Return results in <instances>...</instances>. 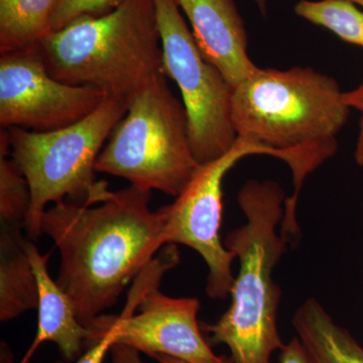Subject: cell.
I'll return each instance as SVG.
<instances>
[{
  "label": "cell",
  "instance_id": "1",
  "mask_svg": "<svg viewBox=\"0 0 363 363\" xmlns=\"http://www.w3.org/2000/svg\"><path fill=\"white\" fill-rule=\"evenodd\" d=\"M152 192L130 186L94 206L63 201L45 210L42 233L61 257L57 284L86 327L116 304L164 247V214L150 209Z\"/></svg>",
  "mask_w": 363,
  "mask_h": 363
},
{
  "label": "cell",
  "instance_id": "2",
  "mask_svg": "<svg viewBox=\"0 0 363 363\" xmlns=\"http://www.w3.org/2000/svg\"><path fill=\"white\" fill-rule=\"evenodd\" d=\"M337 81L314 69H257L236 86L231 121L238 138L271 150L292 169L294 193L284 222L295 225L297 203L310 174L336 154L350 117Z\"/></svg>",
  "mask_w": 363,
  "mask_h": 363
},
{
  "label": "cell",
  "instance_id": "3",
  "mask_svg": "<svg viewBox=\"0 0 363 363\" xmlns=\"http://www.w3.org/2000/svg\"><path fill=\"white\" fill-rule=\"evenodd\" d=\"M238 201L247 223L224 240L240 260L229 294L233 302L216 323H201L200 328L209 344L229 348L233 363H272V354L285 345L278 328L281 292L274 279L288 243L277 233L285 213V193L276 182L250 180Z\"/></svg>",
  "mask_w": 363,
  "mask_h": 363
},
{
  "label": "cell",
  "instance_id": "4",
  "mask_svg": "<svg viewBox=\"0 0 363 363\" xmlns=\"http://www.w3.org/2000/svg\"><path fill=\"white\" fill-rule=\"evenodd\" d=\"M52 77L130 97L164 74L154 0H125L111 13L84 16L50 32L38 45Z\"/></svg>",
  "mask_w": 363,
  "mask_h": 363
},
{
  "label": "cell",
  "instance_id": "5",
  "mask_svg": "<svg viewBox=\"0 0 363 363\" xmlns=\"http://www.w3.org/2000/svg\"><path fill=\"white\" fill-rule=\"evenodd\" d=\"M130 99L106 96L82 121L60 130L37 133L7 130L11 157L25 175L32 194L26 220V235L39 240L42 219L50 203L94 206L111 191L96 180L95 164L117 123L128 111Z\"/></svg>",
  "mask_w": 363,
  "mask_h": 363
},
{
  "label": "cell",
  "instance_id": "6",
  "mask_svg": "<svg viewBox=\"0 0 363 363\" xmlns=\"http://www.w3.org/2000/svg\"><path fill=\"white\" fill-rule=\"evenodd\" d=\"M167 78L155 76L130 97L95 169L125 179L133 187L176 198L200 164L191 149L187 111Z\"/></svg>",
  "mask_w": 363,
  "mask_h": 363
},
{
  "label": "cell",
  "instance_id": "7",
  "mask_svg": "<svg viewBox=\"0 0 363 363\" xmlns=\"http://www.w3.org/2000/svg\"><path fill=\"white\" fill-rule=\"evenodd\" d=\"M154 4L164 75L181 91L196 161L207 164L225 155L238 140L231 121L233 88L203 56L175 0H154Z\"/></svg>",
  "mask_w": 363,
  "mask_h": 363
},
{
  "label": "cell",
  "instance_id": "8",
  "mask_svg": "<svg viewBox=\"0 0 363 363\" xmlns=\"http://www.w3.org/2000/svg\"><path fill=\"white\" fill-rule=\"evenodd\" d=\"M269 155L271 150L238 138L233 149L223 156L200 164L192 180L175 201L162 207L164 226V245L191 247L206 262V294L212 300H225L230 294L235 253L227 250L220 238L223 213V180L226 174L243 157Z\"/></svg>",
  "mask_w": 363,
  "mask_h": 363
},
{
  "label": "cell",
  "instance_id": "9",
  "mask_svg": "<svg viewBox=\"0 0 363 363\" xmlns=\"http://www.w3.org/2000/svg\"><path fill=\"white\" fill-rule=\"evenodd\" d=\"M106 94L61 82L48 71L37 47L0 57V125L45 133L82 121Z\"/></svg>",
  "mask_w": 363,
  "mask_h": 363
},
{
  "label": "cell",
  "instance_id": "10",
  "mask_svg": "<svg viewBox=\"0 0 363 363\" xmlns=\"http://www.w3.org/2000/svg\"><path fill=\"white\" fill-rule=\"evenodd\" d=\"M160 285L147 286L130 316H100L89 326L88 347L111 334L114 344L135 348L152 357L167 355L187 363H218L197 320V298H172Z\"/></svg>",
  "mask_w": 363,
  "mask_h": 363
},
{
  "label": "cell",
  "instance_id": "11",
  "mask_svg": "<svg viewBox=\"0 0 363 363\" xmlns=\"http://www.w3.org/2000/svg\"><path fill=\"white\" fill-rule=\"evenodd\" d=\"M187 16L204 58L236 87L259 67L247 52V33L233 0H175Z\"/></svg>",
  "mask_w": 363,
  "mask_h": 363
},
{
  "label": "cell",
  "instance_id": "12",
  "mask_svg": "<svg viewBox=\"0 0 363 363\" xmlns=\"http://www.w3.org/2000/svg\"><path fill=\"white\" fill-rule=\"evenodd\" d=\"M26 247L39 288V323L35 341L21 363L28 362L45 341L56 343L64 359L73 362L87 346L90 328L80 323L71 298L50 276L47 264L49 255H40L39 248L28 238Z\"/></svg>",
  "mask_w": 363,
  "mask_h": 363
},
{
  "label": "cell",
  "instance_id": "13",
  "mask_svg": "<svg viewBox=\"0 0 363 363\" xmlns=\"http://www.w3.org/2000/svg\"><path fill=\"white\" fill-rule=\"evenodd\" d=\"M23 224L1 222L0 230V321L38 309L39 288L26 250Z\"/></svg>",
  "mask_w": 363,
  "mask_h": 363
},
{
  "label": "cell",
  "instance_id": "14",
  "mask_svg": "<svg viewBox=\"0 0 363 363\" xmlns=\"http://www.w3.org/2000/svg\"><path fill=\"white\" fill-rule=\"evenodd\" d=\"M293 326L311 363H363L362 346L315 298L298 308Z\"/></svg>",
  "mask_w": 363,
  "mask_h": 363
},
{
  "label": "cell",
  "instance_id": "15",
  "mask_svg": "<svg viewBox=\"0 0 363 363\" xmlns=\"http://www.w3.org/2000/svg\"><path fill=\"white\" fill-rule=\"evenodd\" d=\"M58 0H0V54L39 45Z\"/></svg>",
  "mask_w": 363,
  "mask_h": 363
},
{
  "label": "cell",
  "instance_id": "16",
  "mask_svg": "<svg viewBox=\"0 0 363 363\" xmlns=\"http://www.w3.org/2000/svg\"><path fill=\"white\" fill-rule=\"evenodd\" d=\"M295 13L331 30L344 42L363 48V11L350 0H301L296 4Z\"/></svg>",
  "mask_w": 363,
  "mask_h": 363
},
{
  "label": "cell",
  "instance_id": "17",
  "mask_svg": "<svg viewBox=\"0 0 363 363\" xmlns=\"http://www.w3.org/2000/svg\"><path fill=\"white\" fill-rule=\"evenodd\" d=\"M7 130H0V221L23 224L32 201L28 182L11 157Z\"/></svg>",
  "mask_w": 363,
  "mask_h": 363
},
{
  "label": "cell",
  "instance_id": "18",
  "mask_svg": "<svg viewBox=\"0 0 363 363\" xmlns=\"http://www.w3.org/2000/svg\"><path fill=\"white\" fill-rule=\"evenodd\" d=\"M125 0H58L51 18V32L61 30L71 21L84 16L111 13Z\"/></svg>",
  "mask_w": 363,
  "mask_h": 363
},
{
  "label": "cell",
  "instance_id": "19",
  "mask_svg": "<svg viewBox=\"0 0 363 363\" xmlns=\"http://www.w3.org/2000/svg\"><path fill=\"white\" fill-rule=\"evenodd\" d=\"M343 100L347 106L354 108L360 113L359 131H358L354 157L358 166L363 167V82L354 90L344 92Z\"/></svg>",
  "mask_w": 363,
  "mask_h": 363
},
{
  "label": "cell",
  "instance_id": "20",
  "mask_svg": "<svg viewBox=\"0 0 363 363\" xmlns=\"http://www.w3.org/2000/svg\"><path fill=\"white\" fill-rule=\"evenodd\" d=\"M113 345V337H112L111 334L106 333L99 342L88 348L84 354L79 358L78 362L76 363H104L105 357L111 350Z\"/></svg>",
  "mask_w": 363,
  "mask_h": 363
},
{
  "label": "cell",
  "instance_id": "21",
  "mask_svg": "<svg viewBox=\"0 0 363 363\" xmlns=\"http://www.w3.org/2000/svg\"><path fill=\"white\" fill-rule=\"evenodd\" d=\"M279 363H311L307 353L298 337L292 339L285 344L281 350Z\"/></svg>",
  "mask_w": 363,
  "mask_h": 363
},
{
  "label": "cell",
  "instance_id": "22",
  "mask_svg": "<svg viewBox=\"0 0 363 363\" xmlns=\"http://www.w3.org/2000/svg\"><path fill=\"white\" fill-rule=\"evenodd\" d=\"M113 363H145L140 358V351L121 344H114L111 350Z\"/></svg>",
  "mask_w": 363,
  "mask_h": 363
},
{
  "label": "cell",
  "instance_id": "23",
  "mask_svg": "<svg viewBox=\"0 0 363 363\" xmlns=\"http://www.w3.org/2000/svg\"><path fill=\"white\" fill-rule=\"evenodd\" d=\"M154 359H156L160 363H187L182 362V360L177 359V358L167 357V355L156 354L152 357ZM218 363H233L231 357H222L220 362Z\"/></svg>",
  "mask_w": 363,
  "mask_h": 363
},
{
  "label": "cell",
  "instance_id": "24",
  "mask_svg": "<svg viewBox=\"0 0 363 363\" xmlns=\"http://www.w3.org/2000/svg\"><path fill=\"white\" fill-rule=\"evenodd\" d=\"M262 13H267V0H255Z\"/></svg>",
  "mask_w": 363,
  "mask_h": 363
},
{
  "label": "cell",
  "instance_id": "25",
  "mask_svg": "<svg viewBox=\"0 0 363 363\" xmlns=\"http://www.w3.org/2000/svg\"><path fill=\"white\" fill-rule=\"evenodd\" d=\"M350 1L353 2V4H355L357 6L362 7L363 9V0H350Z\"/></svg>",
  "mask_w": 363,
  "mask_h": 363
}]
</instances>
